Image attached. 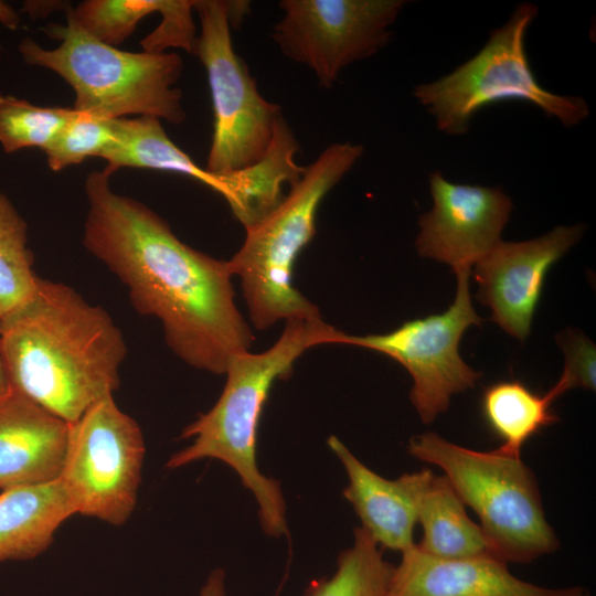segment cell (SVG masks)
I'll list each match as a JSON object with an SVG mask.
<instances>
[{
    "label": "cell",
    "instance_id": "25",
    "mask_svg": "<svg viewBox=\"0 0 596 596\" xmlns=\"http://www.w3.org/2000/svg\"><path fill=\"white\" fill-rule=\"evenodd\" d=\"M173 0H86L68 11L75 22L102 43L116 46L147 15L166 13Z\"/></svg>",
    "mask_w": 596,
    "mask_h": 596
},
{
    "label": "cell",
    "instance_id": "9",
    "mask_svg": "<svg viewBox=\"0 0 596 596\" xmlns=\"http://www.w3.org/2000/svg\"><path fill=\"white\" fill-rule=\"evenodd\" d=\"M146 447L138 423L114 396L70 424L60 480L76 514L124 524L136 508Z\"/></svg>",
    "mask_w": 596,
    "mask_h": 596
},
{
    "label": "cell",
    "instance_id": "1",
    "mask_svg": "<svg viewBox=\"0 0 596 596\" xmlns=\"http://www.w3.org/2000/svg\"><path fill=\"white\" fill-rule=\"evenodd\" d=\"M111 174L104 168L85 180V248L126 286L136 311L159 320L179 359L224 374L255 339L234 300L228 262L187 245L146 204L116 193Z\"/></svg>",
    "mask_w": 596,
    "mask_h": 596
},
{
    "label": "cell",
    "instance_id": "24",
    "mask_svg": "<svg viewBox=\"0 0 596 596\" xmlns=\"http://www.w3.org/2000/svg\"><path fill=\"white\" fill-rule=\"evenodd\" d=\"M74 113L0 95V145L7 153L33 147L44 151Z\"/></svg>",
    "mask_w": 596,
    "mask_h": 596
},
{
    "label": "cell",
    "instance_id": "12",
    "mask_svg": "<svg viewBox=\"0 0 596 596\" xmlns=\"http://www.w3.org/2000/svg\"><path fill=\"white\" fill-rule=\"evenodd\" d=\"M433 207L419 217L415 241L422 257L470 270L501 240L512 201L501 188L456 184L439 171L429 175Z\"/></svg>",
    "mask_w": 596,
    "mask_h": 596
},
{
    "label": "cell",
    "instance_id": "15",
    "mask_svg": "<svg viewBox=\"0 0 596 596\" xmlns=\"http://www.w3.org/2000/svg\"><path fill=\"white\" fill-rule=\"evenodd\" d=\"M348 476L342 494L361 520V526L379 546L401 553L412 549L421 500L434 473L425 468L390 480L377 475L337 437L327 440Z\"/></svg>",
    "mask_w": 596,
    "mask_h": 596
},
{
    "label": "cell",
    "instance_id": "7",
    "mask_svg": "<svg viewBox=\"0 0 596 596\" xmlns=\"http://www.w3.org/2000/svg\"><path fill=\"white\" fill-rule=\"evenodd\" d=\"M538 12L533 3L519 4L476 55L451 73L415 87L413 95L435 118L439 130L462 135L478 110L504 100L533 104L565 127L588 117L584 98L546 91L532 72L525 34Z\"/></svg>",
    "mask_w": 596,
    "mask_h": 596
},
{
    "label": "cell",
    "instance_id": "21",
    "mask_svg": "<svg viewBox=\"0 0 596 596\" xmlns=\"http://www.w3.org/2000/svg\"><path fill=\"white\" fill-rule=\"evenodd\" d=\"M560 395L555 385L540 395L517 380L487 386L481 396V413L489 429L501 441L497 450L521 457L522 447L531 437L558 421L551 405Z\"/></svg>",
    "mask_w": 596,
    "mask_h": 596
},
{
    "label": "cell",
    "instance_id": "16",
    "mask_svg": "<svg viewBox=\"0 0 596 596\" xmlns=\"http://www.w3.org/2000/svg\"><path fill=\"white\" fill-rule=\"evenodd\" d=\"M70 424L11 387L0 398V490L60 478Z\"/></svg>",
    "mask_w": 596,
    "mask_h": 596
},
{
    "label": "cell",
    "instance_id": "19",
    "mask_svg": "<svg viewBox=\"0 0 596 596\" xmlns=\"http://www.w3.org/2000/svg\"><path fill=\"white\" fill-rule=\"evenodd\" d=\"M114 124L116 140L99 157L110 172L129 167L179 173L206 184L224 199L228 195L230 177L214 175L199 167L169 138L160 119L124 117L114 119Z\"/></svg>",
    "mask_w": 596,
    "mask_h": 596
},
{
    "label": "cell",
    "instance_id": "20",
    "mask_svg": "<svg viewBox=\"0 0 596 596\" xmlns=\"http://www.w3.org/2000/svg\"><path fill=\"white\" fill-rule=\"evenodd\" d=\"M423 535L416 547L439 558L492 555L480 526L472 522L465 504L445 476L433 477L418 509Z\"/></svg>",
    "mask_w": 596,
    "mask_h": 596
},
{
    "label": "cell",
    "instance_id": "22",
    "mask_svg": "<svg viewBox=\"0 0 596 596\" xmlns=\"http://www.w3.org/2000/svg\"><path fill=\"white\" fill-rule=\"evenodd\" d=\"M28 247V225L12 202L0 192V321L26 305L38 289Z\"/></svg>",
    "mask_w": 596,
    "mask_h": 596
},
{
    "label": "cell",
    "instance_id": "13",
    "mask_svg": "<svg viewBox=\"0 0 596 596\" xmlns=\"http://www.w3.org/2000/svg\"><path fill=\"white\" fill-rule=\"evenodd\" d=\"M583 225L556 226L523 242L500 241L475 264L477 299L491 309V320L520 341L531 331L550 268L575 245Z\"/></svg>",
    "mask_w": 596,
    "mask_h": 596
},
{
    "label": "cell",
    "instance_id": "10",
    "mask_svg": "<svg viewBox=\"0 0 596 596\" xmlns=\"http://www.w3.org/2000/svg\"><path fill=\"white\" fill-rule=\"evenodd\" d=\"M455 274L456 296L445 312L405 321L384 334L351 336L342 331L338 341L383 353L403 365L413 379L409 397L424 424L446 412L451 396L473 387L481 375L459 354L465 331L483 321L471 302V270Z\"/></svg>",
    "mask_w": 596,
    "mask_h": 596
},
{
    "label": "cell",
    "instance_id": "28",
    "mask_svg": "<svg viewBox=\"0 0 596 596\" xmlns=\"http://www.w3.org/2000/svg\"><path fill=\"white\" fill-rule=\"evenodd\" d=\"M199 596H225L224 573L222 570L212 572Z\"/></svg>",
    "mask_w": 596,
    "mask_h": 596
},
{
    "label": "cell",
    "instance_id": "6",
    "mask_svg": "<svg viewBox=\"0 0 596 596\" xmlns=\"http://www.w3.org/2000/svg\"><path fill=\"white\" fill-rule=\"evenodd\" d=\"M407 450L444 471L462 503L478 515L493 556L525 564L558 549L536 479L521 457L472 450L432 432L413 437Z\"/></svg>",
    "mask_w": 596,
    "mask_h": 596
},
{
    "label": "cell",
    "instance_id": "18",
    "mask_svg": "<svg viewBox=\"0 0 596 596\" xmlns=\"http://www.w3.org/2000/svg\"><path fill=\"white\" fill-rule=\"evenodd\" d=\"M298 150V140L281 114L263 158L232 173L234 184L227 204L245 230L260 222L280 204L285 198V184L291 187L300 180L306 167L295 161Z\"/></svg>",
    "mask_w": 596,
    "mask_h": 596
},
{
    "label": "cell",
    "instance_id": "5",
    "mask_svg": "<svg viewBox=\"0 0 596 596\" xmlns=\"http://www.w3.org/2000/svg\"><path fill=\"white\" fill-rule=\"evenodd\" d=\"M49 24L44 32L60 44L45 49L33 39L19 44L23 60L60 75L75 93L73 109L103 119L129 115L155 117L170 124L185 119L182 93L173 85L183 71L174 52H127L99 42L72 18Z\"/></svg>",
    "mask_w": 596,
    "mask_h": 596
},
{
    "label": "cell",
    "instance_id": "29",
    "mask_svg": "<svg viewBox=\"0 0 596 596\" xmlns=\"http://www.w3.org/2000/svg\"><path fill=\"white\" fill-rule=\"evenodd\" d=\"M0 23L10 30H17L20 25L18 12L3 1H0Z\"/></svg>",
    "mask_w": 596,
    "mask_h": 596
},
{
    "label": "cell",
    "instance_id": "17",
    "mask_svg": "<svg viewBox=\"0 0 596 596\" xmlns=\"http://www.w3.org/2000/svg\"><path fill=\"white\" fill-rule=\"evenodd\" d=\"M76 514L60 479L0 494V562L43 553L61 524Z\"/></svg>",
    "mask_w": 596,
    "mask_h": 596
},
{
    "label": "cell",
    "instance_id": "4",
    "mask_svg": "<svg viewBox=\"0 0 596 596\" xmlns=\"http://www.w3.org/2000/svg\"><path fill=\"white\" fill-rule=\"evenodd\" d=\"M362 155L361 145H330L305 168L280 204L245 230L242 246L227 262L233 276L241 280L248 317L256 329H268L279 320L321 318L318 307L292 285L294 264L316 234L322 200Z\"/></svg>",
    "mask_w": 596,
    "mask_h": 596
},
{
    "label": "cell",
    "instance_id": "14",
    "mask_svg": "<svg viewBox=\"0 0 596 596\" xmlns=\"http://www.w3.org/2000/svg\"><path fill=\"white\" fill-rule=\"evenodd\" d=\"M493 555L439 558L416 545L402 553L386 596H590L583 586L550 588L515 577Z\"/></svg>",
    "mask_w": 596,
    "mask_h": 596
},
{
    "label": "cell",
    "instance_id": "27",
    "mask_svg": "<svg viewBox=\"0 0 596 596\" xmlns=\"http://www.w3.org/2000/svg\"><path fill=\"white\" fill-rule=\"evenodd\" d=\"M557 343L564 352V369L556 386L562 393L582 387L595 390V359L594 343L581 332L567 330L556 337Z\"/></svg>",
    "mask_w": 596,
    "mask_h": 596
},
{
    "label": "cell",
    "instance_id": "31",
    "mask_svg": "<svg viewBox=\"0 0 596 596\" xmlns=\"http://www.w3.org/2000/svg\"><path fill=\"white\" fill-rule=\"evenodd\" d=\"M2 322L0 321V330H1Z\"/></svg>",
    "mask_w": 596,
    "mask_h": 596
},
{
    "label": "cell",
    "instance_id": "11",
    "mask_svg": "<svg viewBox=\"0 0 596 596\" xmlns=\"http://www.w3.org/2000/svg\"><path fill=\"white\" fill-rule=\"evenodd\" d=\"M403 0H281L272 39L289 60L331 87L350 64L376 54L391 39Z\"/></svg>",
    "mask_w": 596,
    "mask_h": 596
},
{
    "label": "cell",
    "instance_id": "26",
    "mask_svg": "<svg viewBox=\"0 0 596 596\" xmlns=\"http://www.w3.org/2000/svg\"><path fill=\"white\" fill-rule=\"evenodd\" d=\"M115 140L114 119H103L75 110L44 150L47 166L53 171H61L79 164L88 157H100Z\"/></svg>",
    "mask_w": 596,
    "mask_h": 596
},
{
    "label": "cell",
    "instance_id": "8",
    "mask_svg": "<svg viewBox=\"0 0 596 596\" xmlns=\"http://www.w3.org/2000/svg\"><path fill=\"white\" fill-rule=\"evenodd\" d=\"M236 2L193 0L201 24L193 54L203 64L212 97L214 129L205 170L225 175L265 155L281 108L265 99L232 44L231 25L240 22Z\"/></svg>",
    "mask_w": 596,
    "mask_h": 596
},
{
    "label": "cell",
    "instance_id": "2",
    "mask_svg": "<svg viewBox=\"0 0 596 596\" xmlns=\"http://www.w3.org/2000/svg\"><path fill=\"white\" fill-rule=\"evenodd\" d=\"M0 353L12 389L72 424L119 387L127 345L103 307L40 277L32 299L2 321Z\"/></svg>",
    "mask_w": 596,
    "mask_h": 596
},
{
    "label": "cell",
    "instance_id": "3",
    "mask_svg": "<svg viewBox=\"0 0 596 596\" xmlns=\"http://www.w3.org/2000/svg\"><path fill=\"white\" fill-rule=\"evenodd\" d=\"M341 332L322 317L292 319L285 322L280 337L269 349L233 355L219 400L182 430L181 437L192 438V444L172 455L167 468L175 469L204 458L225 462L255 497L263 531L272 538L288 535L280 483L264 475L257 465L258 423L274 382L288 377L305 351L338 343Z\"/></svg>",
    "mask_w": 596,
    "mask_h": 596
},
{
    "label": "cell",
    "instance_id": "30",
    "mask_svg": "<svg viewBox=\"0 0 596 596\" xmlns=\"http://www.w3.org/2000/svg\"><path fill=\"white\" fill-rule=\"evenodd\" d=\"M11 390V384L7 373L3 359L0 353V398L7 395Z\"/></svg>",
    "mask_w": 596,
    "mask_h": 596
},
{
    "label": "cell",
    "instance_id": "23",
    "mask_svg": "<svg viewBox=\"0 0 596 596\" xmlns=\"http://www.w3.org/2000/svg\"><path fill=\"white\" fill-rule=\"evenodd\" d=\"M353 534V544L340 553L334 574L315 581L304 596H386L394 566L362 526Z\"/></svg>",
    "mask_w": 596,
    "mask_h": 596
}]
</instances>
